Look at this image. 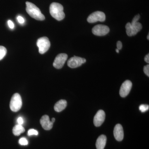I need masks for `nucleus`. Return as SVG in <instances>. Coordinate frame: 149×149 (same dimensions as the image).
Here are the masks:
<instances>
[{
  "instance_id": "4be33fe9",
  "label": "nucleus",
  "mask_w": 149,
  "mask_h": 149,
  "mask_svg": "<svg viewBox=\"0 0 149 149\" xmlns=\"http://www.w3.org/2000/svg\"><path fill=\"white\" fill-rule=\"evenodd\" d=\"M17 21L20 24H23L24 22V19L21 16H18L17 17Z\"/></svg>"
},
{
  "instance_id": "aec40b11",
  "label": "nucleus",
  "mask_w": 149,
  "mask_h": 149,
  "mask_svg": "<svg viewBox=\"0 0 149 149\" xmlns=\"http://www.w3.org/2000/svg\"><path fill=\"white\" fill-rule=\"evenodd\" d=\"M27 135H28V136H32V135L37 136V135H38V132L37 130H35V129H30L28 130Z\"/></svg>"
},
{
  "instance_id": "bb28decb",
  "label": "nucleus",
  "mask_w": 149,
  "mask_h": 149,
  "mask_svg": "<svg viewBox=\"0 0 149 149\" xmlns=\"http://www.w3.org/2000/svg\"><path fill=\"white\" fill-rule=\"evenodd\" d=\"M55 121V118H52V120H51V121H52V123H54Z\"/></svg>"
},
{
  "instance_id": "dca6fc26",
  "label": "nucleus",
  "mask_w": 149,
  "mask_h": 149,
  "mask_svg": "<svg viewBox=\"0 0 149 149\" xmlns=\"http://www.w3.org/2000/svg\"><path fill=\"white\" fill-rule=\"evenodd\" d=\"M25 131V129L22 125H15L13 129V133L14 135L15 136H19L21 133H24Z\"/></svg>"
},
{
  "instance_id": "2eb2a0df",
  "label": "nucleus",
  "mask_w": 149,
  "mask_h": 149,
  "mask_svg": "<svg viewBox=\"0 0 149 149\" xmlns=\"http://www.w3.org/2000/svg\"><path fill=\"white\" fill-rule=\"evenodd\" d=\"M67 102L65 100H61L57 102L55 104L54 109L56 111L60 112L63 111L66 108Z\"/></svg>"
},
{
  "instance_id": "5701e85b",
  "label": "nucleus",
  "mask_w": 149,
  "mask_h": 149,
  "mask_svg": "<svg viewBox=\"0 0 149 149\" xmlns=\"http://www.w3.org/2000/svg\"><path fill=\"white\" fill-rule=\"evenodd\" d=\"M8 24L9 27L10 29H13L14 28V24L13 22L11 20H9L8 21Z\"/></svg>"
},
{
  "instance_id": "412c9836",
  "label": "nucleus",
  "mask_w": 149,
  "mask_h": 149,
  "mask_svg": "<svg viewBox=\"0 0 149 149\" xmlns=\"http://www.w3.org/2000/svg\"><path fill=\"white\" fill-rule=\"evenodd\" d=\"M143 71L144 73H145L148 77L149 76V65H147L146 66H144Z\"/></svg>"
},
{
  "instance_id": "cd10ccee",
  "label": "nucleus",
  "mask_w": 149,
  "mask_h": 149,
  "mask_svg": "<svg viewBox=\"0 0 149 149\" xmlns=\"http://www.w3.org/2000/svg\"><path fill=\"white\" fill-rule=\"evenodd\" d=\"M116 52L117 53H119V50L118 49H116Z\"/></svg>"
},
{
  "instance_id": "9b49d317",
  "label": "nucleus",
  "mask_w": 149,
  "mask_h": 149,
  "mask_svg": "<svg viewBox=\"0 0 149 149\" xmlns=\"http://www.w3.org/2000/svg\"><path fill=\"white\" fill-rule=\"evenodd\" d=\"M105 113L102 110H100L96 113L94 118V124L96 127L101 126L104 121Z\"/></svg>"
},
{
  "instance_id": "a878e982",
  "label": "nucleus",
  "mask_w": 149,
  "mask_h": 149,
  "mask_svg": "<svg viewBox=\"0 0 149 149\" xmlns=\"http://www.w3.org/2000/svg\"><path fill=\"white\" fill-rule=\"evenodd\" d=\"M144 59H145V61L147 63H149V54H148L146 56H145V58H144Z\"/></svg>"
},
{
  "instance_id": "c85d7f7f",
  "label": "nucleus",
  "mask_w": 149,
  "mask_h": 149,
  "mask_svg": "<svg viewBox=\"0 0 149 149\" xmlns=\"http://www.w3.org/2000/svg\"><path fill=\"white\" fill-rule=\"evenodd\" d=\"M147 39H148V40H149V34L148 35V36H147Z\"/></svg>"
},
{
  "instance_id": "b1692460",
  "label": "nucleus",
  "mask_w": 149,
  "mask_h": 149,
  "mask_svg": "<svg viewBox=\"0 0 149 149\" xmlns=\"http://www.w3.org/2000/svg\"><path fill=\"white\" fill-rule=\"evenodd\" d=\"M17 122L18 123L19 125H22L24 123V120L22 117H19L17 118Z\"/></svg>"
},
{
  "instance_id": "f8f14e48",
  "label": "nucleus",
  "mask_w": 149,
  "mask_h": 149,
  "mask_svg": "<svg viewBox=\"0 0 149 149\" xmlns=\"http://www.w3.org/2000/svg\"><path fill=\"white\" fill-rule=\"evenodd\" d=\"M113 135L116 141H121L123 140L124 132L122 126L120 124L116 125L113 130Z\"/></svg>"
},
{
  "instance_id": "9d476101",
  "label": "nucleus",
  "mask_w": 149,
  "mask_h": 149,
  "mask_svg": "<svg viewBox=\"0 0 149 149\" xmlns=\"http://www.w3.org/2000/svg\"><path fill=\"white\" fill-rule=\"evenodd\" d=\"M132 86V82L130 80H125V82L123 83L120 87L119 92L120 96L122 97H125L128 95L131 91Z\"/></svg>"
},
{
  "instance_id": "4468645a",
  "label": "nucleus",
  "mask_w": 149,
  "mask_h": 149,
  "mask_svg": "<svg viewBox=\"0 0 149 149\" xmlns=\"http://www.w3.org/2000/svg\"><path fill=\"white\" fill-rule=\"evenodd\" d=\"M107 138L105 135H102L99 136L97 139L96 146L97 149H104L106 144Z\"/></svg>"
},
{
  "instance_id": "393cba45",
  "label": "nucleus",
  "mask_w": 149,
  "mask_h": 149,
  "mask_svg": "<svg viewBox=\"0 0 149 149\" xmlns=\"http://www.w3.org/2000/svg\"><path fill=\"white\" fill-rule=\"evenodd\" d=\"M117 48L118 49L120 50L122 48V44L120 41H118L117 42Z\"/></svg>"
},
{
  "instance_id": "f3484780",
  "label": "nucleus",
  "mask_w": 149,
  "mask_h": 149,
  "mask_svg": "<svg viewBox=\"0 0 149 149\" xmlns=\"http://www.w3.org/2000/svg\"><path fill=\"white\" fill-rule=\"evenodd\" d=\"M6 53V49L3 46H0V61L5 56Z\"/></svg>"
},
{
  "instance_id": "0eeeda50",
  "label": "nucleus",
  "mask_w": 149,
  "mask_h": 149,
  "mask_svg": "<svg viewBox=\"0 0 149 149\" xmlns=\"http://www.w3.org/2000/svg\"><path fill=\"white\" fill-rule=\"evenodd\" d=\"M109 27L106 25L98 24L93 27L92 32L96 36H102L106 35L109 32Z\"/></svg>"
},
{
  "instance_id": "f03ea898",
  "label": "nucleus",
  "mask_w": 149,
  "mask_h": 149,
  "mask_svg": "<svg viewBox=\"0 0 149 149\" xmlns=\"http://www.w3.org/2000/svg\"><path fill=\"white\" fill-rule=\"evenodd\" d=\"M26 11L31 17L37 20H45V16L37 6L29 2H26Z\"/></svg>"
},
{
  "instance_id": "a211bd4d",
  "label": "nucleus",
  "mask_w": 149,
  "mask_h": 149,
  "mask_svg": "<svg viewBox=\"0 0 149 149\" xmlns=\"http://www.w3.org/2000/svg\"><path fill=\"white\" fill-rule=\"evenodd\" d=\"M149 106L148 105L142 104L139 107V110L142 113H144L148 110Z\"/></svg>"
},
{
  "instance_id": "423d86ee",
  "label": "nucleus",
  "mask_w": 149,
  "mask_h": 149,
  "mask_svg": "<svg viewBox=\"0 0 149 149\" xmlns=\"http://www.w3.org/2000/svg\"><path fill=\"white\" fill-rule=\"evenodd\" d=\"M105 15L101 11H96L91 14L87 19L89 23H94L97 22H104L105 20Z\"/></svg>"
},
{
  "instance_id": "20e7f679",
  "label": "nucleus",
  "mask_w": 149,
  "mask_h": 149,
  "mask_svg": "<svg viewBox=\"0 0 149 149\" xmlns=\"http://www.w3.org/2000/svg\"><path fill=\"white\" fill-rule=\"evenodd\" d=\"M22 100L21 96L18 93L14 94L10 104V109L13 112H17L21 108Z\"/></svg>"
},
{
  "instance_id": "7ed1b4c3",
  "label": "nucleus",
  "mask_w": 149,
  "mask_h": 149,
  "mask_svg": "<svg viewBox=\"0 0 149 149\" xmlns=\"http://www.w3.org/2000/svg\"><path fill=\"white\" fill-rule=\"evenodd\" d=\"M49 11L51 15L58 21H61L65 18V14L63 12V6L59 3H52L50 6Z\"/></svg>"
},
{
  "instance_id": "1a4fd4ad",
  "label": "nucleus",
  "mask_w": 149,
  "mask_h": 149,
  "mask_svg": "<svg viewBox=\"0 0 149 149\" xmlns=\"http://www.w3.org/2000/svg\"><path fill=\"white\" fill-rule=\"evenodd\" d=\"M68 58V55L66 54H59L56 56L54 62L53 66L56 69H61L63 67Z\"/></svg>"
},
{
  "instance_id": "39448f33",
  "label": "nucleus",
  "mask_w": 149,
  "mask_h": 149,
  "mask_svg": "<svg viewBox=\"0 0 149 149\" xmlns=\"http://www.w3.org/2000/svg\"><path fill=\"white\" fill-rule=\"evenodd\" d=\"M37 45L39 48V52L40 54L45 53L49 49L51 46L49 39L45 37L39 38L37 40Z\"/></svg>"
},
{
  "instance_id": "6ab92c4d",
  "label": "nucleus",
  "mask_w": 149,
  "mask_h": 149,
  "mask_svg": "<svg viewBox=\"0 0 149 149\" xmlns=\"http://www.w3.org/2000/svg\"><path fill=\"white\" fill-rule=\"evenodd\" d=\"M19 143L22 146H26V145H28V141H27V139L24 138V137H22V138L19 139Z\"/></svg>"
},
{
  "instance_id": "ddd939ff",
  "label": "nucleus",
  "mask_w": 149,
  "mask_h": 149,
  "mask_svg": "<svg viewBox=\"0 0 149 149\" xmlns=\"http://www.w3.org/2000/svg\"><path fill=\"white\" fill-rule=\"evenodd\" d=\"M40 122L42 128L45 130H50L53 126L54 123L50 120L49 116L46 115L41 118Z\"/></svg>"
},
{
  "instance_id": "f257e3e1",
  "label": "nucleus",
  "mask_w": 149,
  "mask_h": 149,
  "mask_svg": "<svg viewBox=\"0 0 149 149\" xmlns=\"http://www.w3.org/2000/svg\"><path fill=\"white\" fill-rule=\"evenodd\" d=\"M140 18V15H137L134 17L131 23L128 22L125 25L126 34L128 36H134L141 31L142 28V25L141 23L138 22Z\"/></svg>"
},
{
  "instance_id": "6e6552de",
  "label": "nucleus",
  "mask_w": 149,
  "mask_h": 149,
  "mask_svg": "<svg viewBox=\"0 0 149 149\" xmlns=\"http://www.w3.org/2000/svg\"><path fill=\"white\" fill-rule=\"evenodd\" d=\"M86 62V60L85 58L74 56L69 59L68 61V65L71 68H76L81 66Z\"/></svg>"
}]
</instances>
